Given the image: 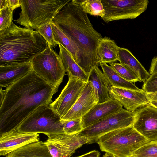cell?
<instances>
[{
  "label": "cell",
  "mask_w": 157,
  "mask_h": 157,
  "mask_svg": "<svg viewBox=\"0 0 157 157\" xmlns=\"http://www.w3.org/2000/svg\"><path fill=\"white\" fill-rule=\"evenodd\" d=\"M58 88L33 71L6 87L0 103V135L16 130L40 106L49 105Z\"/></svg>",
  "instance_id": "cell-1"
},
{
  "label": "cell",
  "mask_w": 157,
  "mask_h": 157,
  "mask_svg": "<svg viewBox=\"0 0 157 157\" xmlns=\"http://www.w3.org/2000/svg\"><path fill=\"white\" fill-rule=\"evenodd\" d=\"M52 22L76 44L80 54L79 66L89 76L93 67L100 65L97 50L102 36L94 28L77 0L66 5Z\"/></svg>",
  "instance_id": "cell-2"
},
{
  "label": "cell",
  "mask_w": 157,
  "mask_h": 157,
  "mask_svg": "<svg viewBox=\"0 0 157 157\" xmlns=\"http://www.w3.org/2000/svg\"><path fill=\"white\" fill-rule=\"evenodd\" d=\"M48 46L36 31L17 26L13 22L0 33V67L30 62Z\"/></svg>",
  "instance_id": "cell-3"
},
{
  "label": "cell",
  "mask_w": 157,
  "mask_h": 157,
  "mask_svg": "<svg viewBox=\"0 0 157 157\" xmlns=\"http://www.w3.org/2000/svg\"><path fill=\"white\" fill-rule=\"evenodd\" d=\"M150 142L132 125L104 134L95 142L99 145L101 151L117 157H131L137 149Z\"/></svg>",
  "instance_id": "cell-4"
},
{
  "label": "cell",
  "mask_w": 157,
  "mask_h": 157,
  "mask_svg": "<svg viewBox=\"0 0 157 157\" xmlns=\"http://www.w3.org/2000/svg\"><path fill=\"white\" fill-rule=\"evenodd\" d=\"M71 0H21V11L15 21L31 29L52 22L62 9Z\"/></svg>",
  "instance_id": "cell-5"
},
{
  "label": "cell",
  "mask_w": 157,
  "mask_h": 157,
  "mask_svg": "<svg viewBox=\"0 0 157 157\" xmlns=\"http://www.w3.org/2000/svg\"><path fill=\"white\" fill-rule=\"evenodd\" d=\"M64 121L49 105L40 106L17 128L21 133H41L48 137L64 133Z\"/></svg>",
  "instance_id": "cell-6"
},
{
  "label": "cell",
  "mask_w": 157,
  "mask_h": 157,
  "mask_svg": "<svg viewBox=\"0 0 157 157\" xmlns=\"http://www.w3.org/2000/svg\"><path fill=\"white\" fill-rule=\"evenodd\" d=\"M32 71L48 83L58 88L66 72L59 55L48 45L31 60Z\"/></svg>",
  "instance_id": "cell-7"
},
{
  "label": "cell",
  "mask_w": 157,
  "mask_h": 157,
  "mask_svg": "<svg viewBox=\"0 0 157 157\" xmlns=\"http://www.w3.org/2000/svg\"><path fill=\"white\" fill-rule=\"evenodd\" d=\"M134 119V112L123 108L119 112L83 129L78 134L88 138L90 144L92 143L108 132L132 125Z\"/></svg>",
  "instance_id": "cell-8"
},
{
  "label": "cell",
  "mask_w": 157,
  "mask_h": 157,
  "mask_svg": "<svg viewBox=\"0 0 157 157\" xmlns=\"http://www.w3.org/2000/svg\"><path fill=\"white\" fill-rule=\"evenodd\" d=\"M104 10L101 17L106 23L136 18L147 8L148 0H101Z\"/></svg>",
  "instance_id": "cell-9"
},
{
  "label": "cell",
  "mask_w": 157,
  "mask_h": 157,
  "mask_svg": "<svg viewBox=\"0 0 157 157\" xmlns=\"http://www.w3.org/2000/svg\"><path fill=\"white\" fill-rule=\"evenodd\" d=\"M48 137L44 143L52 157H71L77 149L90 142L88 138L78 134L63 133Z\"/></svg>",
  "instance_id": "cell-10"
},
{
  "label": "cell",
  "mask_w": 157,
  "mask_h": 157,
  "mask_svg": "<svg viewBox=\"0 0 157 157\" xmlns=\"http://www.w3.org/2000/svg\"><path fill=\"white\" fill-rule=\"evenodd\" d=\"M68 81L56 100L49 105L61 118L75 103L87 82L68 76Z\"/></svg>",
  "instance_id": "cell-11"
},
{
  "label": "cell",
  "mask_w": 157,
  "mask_h": 157,
  "mask_svg": "<svg viewBox=\"0 0 157 157\" xmlns=\"http://www.w3.org/2000/svg\"><path fill=\"white\" fill-rule=\"evenodd\" d=\"M134 112L133 128L150 141L157 142V108L148 103Z\"/></svg>",
  "instance_id": "cell-12"
},
{
  "label": "cell",
  "mask_w": 157,
  "mask_h": 157,
  "mask_svg": "<svg viewBox=\"0 0 157 157\" xmlns=\"http://www.w3.org/2000/svg\"><path fill=\"white\" fill-rule=\"evenodd\" d=\"M98 102L94 88L91 82L87 81L77 101L61 120L65 121L82 118Z\"/></svg>",
  "instance_id": "cell-13"
},
{
  "label": "cell",
  "mask_w": 157,
  "mask_h": 157,
  "mask_svg": "<svg viewBox=\"0 0 157 157\" xmlns=\"http://www.w3.org/2000/svg\"><path fill=\"white\" fill-rule=\"evenodd\" d=\"M38 133L15 131L0 135V155L4 156L29 144L39 141Z\"/></svg>",
  "instance_id": "cell-14"
},
{
  "label": "cell",
  "mask_w": 157,
  "mask_h": 157,
  "mask_svg": "<svg viewBox=\"0 0 157 157\" xmlns=\"http://www.w3.org/2000/svg\"><path fill=\"white\" fill-rule=\"evenodd\" d=\"M123 109V106L114 99L95 105L82 117L83 129L115 114Z\"/></svg>",
  "instance_id": "cell-15"
},
{
  "label": "cell",
  "mask_w": 157,
  "mask_h": 157,
  "mask_svg": "<svg viewBox=\"0 0 157 157\" xmlns=\"http://www.w3.org/2000/svg\"><path fill=\"white\" fill-rule=\"evenodd\" d=\"M110 92L113 98L129 111L134 112L148 104L146 93L142 89L138 91L112 86Z\"/></svg>",
  "instance_id": "cell-16"
},
{
  "label": "cell",
  "mask_w": 157,
  "mask_h": 157,
  "mask_svg": "<svg viewBox=\"0 0 157 157\" xmlns=\"http://www.w3.org/2000/svg\"><path fill=\"white\" fill-rule=\"evenodd\" d=\"M88 81L91 82L96 91L99 98L98 103L113 99L110 92L112 86L98 67H93L89 75Z\"/></svg>",
  "instance_id": "cell-17"
},
{
  "label": "cell",
  "mask_w": 157,
  "mask_h": 157,
  "mask_svg": "<svg viewBox=\"0 0 157 157\" xmlns=\"http://www.w3.org/2000/svg\"><path fill=\"white\" fill-rule=\"evenodd\" d=\"M32 71L31 62L0 67V88H6Z\"/></svg>",
  "instance_id": "cell-18"
},
{
  "label": "cell",
  "mask_w": 157,
  "mask_h": 157,
  "mask_svg": "<svg viewBox=\"0 0 157 157\" xmlns=\"http://www.w3.org/2000/svg\"><path fill=\"white\" fill-rule=\"evenodd\" d=\"M118 60L120 63L127 67L144 82L151 75L128 49L117 47Z\"/></svg>",
  "instance_id": "cell-19"
},
{
  "label": "cell",
  "mask_w": 157,
  "mask_h": 157,
  "mask_svg": "<svg viewBox=\"0 0 157 157\" xmlns=\"http://www.w3.org/2000/svg\"><path fill=\"white\" fill-rule=\"evenodd\" d=\"M6 157H52L44 142H34L7 154Z\"/></svg>",
  "instance_id": "cell-20"
},
{
  "label": "cell",
  "mask_w": 157,
  "mask_h": 157,
  "mask_svg": "<svg viewBox=\"0 0 157 157\" xmlns=\"http://www.w3.org/2000/svg\"><path fill=\"white\" fill-rule=\"evenodd\" d=\"M117 47L115 42L110 38H103L99 43L97 50L99 63L110 64L118 60Z\"/></svg>",
  "instance_id": "cell-21"
},
{
  "label": "cell",
  "mask_w": 157,
  "mask_h": 157,
  "mask_svg": "<svg viewBox=\"0 0 157 157\" xmlns=\"http://www.w3.org/2000/svg\"><path fill=\"white\" fill-rule=\"evenodd\" d=\"M58 45L59 48V55L68 75L87 82L89 76L75 62L68 51L60 44Z\"/></svg>",
  "instance_id": "cell-22"
},
{
  "label": "cell",
  "mask_w": 157,
  "mask_h": 157,
  "mask_svg": "<svg viewBox=\"0 0 157 157\" xmlns=\"http://www.w3.org/2000/svg\"><path fill=\"white\" fill-rule=\"evenodd\" d=\"M52 26L55 41L68 51L79 66L80 63V54L76 44L52 22Z\"/></svg>",
  "instance_id": "cell-23"
},
{
  "label": "cell",
  "mask_w": 157,
  "mask_h": 157,
  "mask_svg": "<svg viewBox=\"0 0 157 157\" xmlns=\"http://www.w3.org/2000/svg\"><path fill=\"white\" fill-rule=\"evenodd\" d=\"M101 67L105 77L112 86L140 91V89L133 83L126 80L118 75L110 66L106 63H101Z\"/></svg>",
  "instance_id": "cell-24"
},
{
  "label": "cell",
  "mask_w": 157,
  "mask_h": 157,
  "mask_svg": "<svg viewBox=\"0 0 157 157\" xmlns=\"http://www.w3.org/2000/svg\"><path fill=\"white\" fill-rule=\"evenodd\" d=\"M83 10L87 14L101 17L104 10L101 0H77Z\"/></svg>",
  "instance_id": "cell-25"
},
{
  "label": "cell",
  "mask_w": 157,
  "mask_h": 157,
  "mask_svg": "<svg viewBox=\"0 0 157 157\" xmlns=\"http://www.w3.org/2000/svg\"><path fill=\"white\" fill-rule=\"evenodd\" d=\"M109 64L118 75L127 81L132 83L142 82L136 75L126 66L117 62Z\"/></svg>",
  "instance_id": "cell-26"
},
{
  "label": "cell",
  "mask_w": 157,
  "mask_h": 157,
  "mask_svg": "<svg viewBox=\"0 0 157 157\" xmlns=\"http://www.w3.org/2000/svg\"><path fill=\"white\" fill-rule=\"evenodd\" d=\"M131 157H157V142L150 141L142 146Z\"/></svg>",
  "instance_id": "cell-27"
},
{
  "label": "cell",
  "mask_w": 157,
  "mask_h": 157,
  "mask_svg": "<svg viewBox=\"0 0 157 157\" xmlns=\"http://www.w3.org/2000/svg\"><path fill=\"white\" fill-rule=\"evenodd\" d=\"M52 24V22L40 26L35 30L44 38L48 45L53 48L56 47L58 44L54 40Z\"/></svg>",
  "instance_id": "cell-28"
},
{
  "label": "cell",
  "mask_w": 157,
  "mask_h": 157,
  "mask_svg": "<svg viewBox=\"0 0 157 157\" xmlns=\"http://www.w3.org/2000/svg\"><path fill=\"white\" fill-rule=\"evenodd\" d=\"M81 122L82 118L64 121V133L72 135L79 133L83 129Z\"/></svg>",
  "instance_id": "cell-29"
},
{
  "label": "cell",
  "mask_w": 157,
  "mask_h": 157,
  "mask_svg": "<svg viewBox=\"0 0 157 157\" xmlns=\"http://www.w3.org/2000/svg\"><path fill=\"white\" fill-rule=\"evenodd\" d=\"M13 11L8 8L0 10V33L11 25L13 22Z\"/></svg>",
  "instance_id": "cell-30"
},
{
  "label": "cell",
  "mask_w": 157,
  "mask_h": 157,
  "mask_svg": "<svg viewBox=\"0 0 157 157\" xmlns=\"http://www.w3.org/2000/svg\"><path fill=\"white\" fill-rule=\"evenodd\" d=\"M142 89L146 93L157 91V72L151 75L143 83Z\"/></svg>",
  "instance_id": "cell-31"
},
{
  "label": "cell",
  "mask_w": 157,
  "mask_h": 157,
  "mask_svg": "<svg viewBox=\"0 0 157 157\" xmlns=\"http://www.w3.org/2000/svg\"><path fill=\"white\" fill-rule=\"evenodd\" d=\"M0 10L8 8L13 11L21 6V0H0Z\"/></svg>",
  "instance_id": "cell-32"
},
{
  "label": "cell",
  "mask_w": 157,
  "mask_h": 157,
  "mask_svg": "<svg viewBox=\"0 0 157 157\" xmlns=\"http://www.w3.org/2000/svg\"><path fill=\"white\" fill-rule=\"evenodd\" d=\"M157 72V56L154 57L151 63L149 73L151 75Z\"/></svg>",
  "instance_id": "cell-33"
},
{
  "label": "cell",
  "mask_w": 157,
  "mask_h": 157,
  "mask_svg": "<svg viewBox=\"0 0 157 157\" xmlns=\"http://www.w3.org/2000/svg\"><path fill=\"white\" fill-rule=\"evenodd\" d=\"M100 156V153L98 151L94 150L80 156L75 157H99Z\"/></svg>",
  "instance_id": "cell-34"
},
{
  "label": "cell",
  "mask_w": 157,
  "mask_h": 157,
  "mask_svg": "<svg viewBox=\"0 0 157 157\" xmlns=\"http://www.w3.org/2000/svg\"><path fill=\"white\" fill-rule=\"evenodd\" d=\"M146 95L148 102L153 101H157V91L146 93Z\"/></svg>",
  "instance_id": "cell-35"
},
{
  "label": "cell",
  "mask_w": 157,
  "mask_h": 157,
  "mask_svg": "<svg viewBox=\"0 0 157 157\" xmlns=\"http://www.w3.org/2000/svg\"><path fill=\"white\" fill-rule=\"evenodd\" d=\"M148 103L157 108V101H153L149 102Z\"/></svg>",
  "instance_id": "cell-36"
},
{
  "label": "cell",
  "mask_w": 157,
  "mask_h": 157,
  "mask_svg": "<svg viewBox=\"0 0 157 157\" xmlns=\"http://www.w3.org/2000/svg\"><path fill=\"white\" fill-rule=\"evenodd\" d=\"M102 157H117L110 153L105 152Z\"/></svg>",
  "instance_id": "cell-37"
}]
</instances>
